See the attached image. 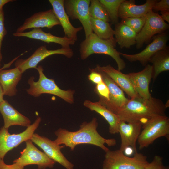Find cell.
<instances>
[{
	"label": "cell",
	"instance_id": "6da1fadb",
	"mask_svg": "<svg viewBox=\"0 0 169 169\" xmlns=\"http://www.w3.org/2000/svg\"><path fill=\"white\" fill-rule=\"evenodd\" d=\"M98 125L97 118L94 117L89 122H83L76 131L60 128L55 132L57 138L54 141L57 144L64 145L72 151L78 145L89 144L98 146L105 152L109 149L105 144L113 146L116 145V141L114 138L106 139L102 137L97 130Z\"/></svg>",
	"mask_w": 169,
	"mask_h": 169
},
{
	"label": "cell",
	"instance_id": "7a4b0ae2",
	"mask_svg": "<svg viewBox=\"0 0 169 169\" xmlns=\"http://www.w3.org/2000/svg\"><path fill=\"white\" fill-rule=\"evenodd\" d=\"M166 109L160 99L152 96L148 99L138 97L129 99L116 115L120 120L143 125L153 117L166 115Z\"/></svg>",
	"mask_w": 169,
	"mask_h": 169
},
{
	"label": "cell",
	"instance_id": "3957f363",
	"mask_svg": "<svg viewBox=\"0 0 169 169\" xmlns=\"http://www.w3.org/2000/svg\"><path fill=\"white\" fill-rule=\"evenodd\" d=\"M116 43L115 38L102 39L93 33L80 44L79 51L81 59L85 60L93 54L108 55L115 61L117 69L121 71L125 68L126 63L121 57L119 52L115 48Z\"/></svg>",
	"mask_w": 169,
	"mask_h": 169
},
{
	"label": "cell",
	"instance_id": "277c9868",
	"mask_svg": "<svg viewBox=\"0 0 169 169\" xmlns=\"http://www.w3.org/2000/svg\"><path fill=\"white\" fill-rule=\"evenodd\" d=\"M36 69L39 74V79L35 81L33 76L28 79V83L30 87L26 90L28 94L38 97L42 94H48L57 96L68 103L72 104L74 103V90L71 89L64 90L60 88L54 79L48 78L45 75L42 66L39 65Z\"/></svg>",
	"mask_w": 169,
	"mask_h": 169
},
{
	"label": "cell",
	"instance_id": "5b68a950",
	"mask_svg": "<svg viewBox=\"0 0 169 169\" xmlns=\"http://www.w3.org/2000/svg\"><path fill=\"white\" fill-rule=\"evenodd\" d=\"M149 163L147 157L141 153H135L129 157L119 149L105 152L102 169H144Z\"/></svg>",
	"mask_w": 169,
	"mask_h": 169
},
{
	"label": "cell",
	"instance_id": "8992f818",
	"mask_svg": "<svg viewBox=\"0 0 169 169\" xmlns=\"http://www.w3.org/2000/svg\"><path fill=\"white\" fill-rule=\"evenodd\" d=\"M137 141L140 149L148 147L157 139L169 136V118L166 115L153 117L142 125Z\"/></svg>",
	"mask_w": 169,
	"mask_h": 169
},
{
	"label": "cell",
	"instance_id": "52a82bcc",
	"mask_svg": "<svg viewBox=\"0 0 169 169\" xmlns=\"http://www.w3.org/2000/svg\"><path fill=\"white\" fill-rule=\"evenodd\" d=\"M40 117L23 131L17 134H10L8 129L4 127L0 129V159L4 160L7 152L21 143L30 140L41 121Z\"/></svg>",
	"mask_w": 169,
	"mask_h": 169
},
{
	"label": "cell",
	"instance_id": "ba28073f",
	"mask_svg": "<svg viewBox=\"0 0 169 169\" xmlns=\"http://www.w3.org/2000/svg\"><path fill=\"white\" fill-rule=\"evenodd\" d=\"M169 28V24L160 15L152 10L146 15L145 23L136 37V48H141L145 43H148L156 34L165 32Z\"/></svg>",
	"mask_w": 169,
	"mask_h": 169
},
{
	"label": "cell",
	"instance_id": "9c48e42d",
	"mask_svg": "<svg viewBox=\"0 0 169 169\" xmlns=\"http://www.w3.org/2000/svg\"><path fill=\"white\" fill-rule=\"evenodd\" d=\"M26 146L21 152L20 157L13 161L24 167L30 165H36L39 169L53 167L55 162L50 159L44 152L39 150L30 140L25 141Z\"/></svg>",
	"mask_w": 169,
	"mask_h": 169
},
{
	"label": "cell",
	"instance_id": "30bf717a",
	"mask_svg": "<svg viewBox=\"0 0 169 169\" xmlns=\"http://www.w3.org/2000/svg\"><path fill=\"white\" fill-rule=\"evenodd\" d=\"M90 0H65V11L72 19H78L84 28L85 38L93 33L89 13Z\"/></svg>",
	"mask_w": 169,
	"mask_h": 169
},
{
	"label": "cell",
	"instance_id": "8fae6325",
	"mask_svg": "<svg viewBox=\"0 0 169 169\" xmlns=\"http://www.w3.org/2000/svg\"><path fill=\"white\" fill-rule=\"evenodd\" d=\"M55 54H60L70 58L74 55L73 50L69 48H63L56 50H48L46 45L38 48L28 58L19 59L15 62L16 67H17L23 73L26 70L31 68L37 69L38 64L47 57Z\"/></svg>",
	"mask_w": 169,
	"mask_h": 169
},
{
	"label": "cell",
	"instance_id": "7c38bea8",
	"mask_svg": "<svg viewBox=\"0 0 169 169\" xmlns=\"http://www.w3.org/2000/svg\"><path fill=\"white\" fill-rule=\"evenodd\" d=\"M152 41L140 52L134 54H127L119 52L120 54L130 62H139L145 66L150 58L157 52L168 47L167 44L169 40L168 33L166 32L158 34L152 38Z\"/></svg>",
	"mask_w": 169,
	"mask_h": 169
},
{
	"label": "cell",
	"instance_id": "4fadbf2b",
	"mask_svg": "<svg viewBox=\"0 0 169 169\" xmlns=\"http://www.w3.org/2000/svg\"><path fill=\"white\" fill-rule=\"evenodd\" d=\"M30 140L55 162L59 163L66 169H74V165L66 158L61 151V149L65 147L64 145H57L54 141L36 133L33 134Z\"/></svg>",
	"mask_w": 169,
	"mask_h": 169
},
{
	"label": "cell",
	"instance_id": "5bb4252c",
	"mask_svg": "<svg viewBox=\"0 0 169 169\" xmlns=\"http://www.w3.org/2000/svg\"><path fill=\"white\" fill-rule=\"evenodd\" d=\"M98 70L101 73L103 80L107 86L110 92L108 100L99 101L116 114L125 106L129 99L125 96L124 91L111 79L105 73Z\"/></svg>",
	"mask_w": 169,
	"mask_h": 169
},
{
	"label": "cell",
	"instance_id": "9a60e30c",
	"mask_svg": "<svg viewBox=\"0 0 169 169\" xmlns=\"http://www.w3.org/2000/svg\"><path fill=\"white\" fill-rule=\"evenodd\" d=\"M60 23L53 9L36 13L27 18L23 23L17 29L16 32H24L30 28H52Z\"/></svg>",
	"mask_w": 169,
	"mask_h": 169
},
{
	"label": "cell",
	"instance_id": "2e32d148",
	"mask_svg": "<svg viewBox=\"0 0 169 169\" xmlns=\"http://www.w3.org/2000/svg\"><path fill=\"white\" fill-rule=\"evenodd\" d=\"M142 125L140 122L127 123L120 120L118 126V133L121 138L120 150L124 152L130 146L135 153L137 152L136 142Z\"/></svg>",
	"mask_w": 169,
	"mask_h": 169
},
{
	"label": "cell",
	"instance_id": "e0dca14e",
	"mask_svg": "<svg viewBox=\"0 0 169 169\" xmlns=\"http://www.w3.org/2000/svg\"><path fill=\"white\" fill-rule=\"evenodd\" d=\"M153 68L147 64L141 71L128 74L134 89L141 98L148 99L152 96L149 91V85L152 79Z\"/></svg>",
	"mask_w": 169,
	"mask_h": 169
},
{
	"label": "cell",
	"instance_id": "ac0fdd59",
	"mask_svg": "<svg viewBox=\"0 0 169 169\" xmlns=\"http://www.w3.org/2000/svg\"><path fill=\"white\" fill-rule=\"evenodd\" d=\"M53 10L61 25L65 37L75 41L77 40V34L83 27H74L71 23L64 7V0H49Z\"/></svg>",
	"mask_w": 169,
	"mask_h": 169
},
{
	"label": "cell",
	"instance_id": "d6986e66",
	"mask_svg": "<svg viewBox=\"0 0 169 169\" xmlns=\"http://www.w3.org/2000/svg\"><path fill=\"white\" fill-rule=\"evenodd\" d=\"M95 68L109 76L131 98L140 97L134 89L128 74L123 73L110 64L103 66L97 64Z\"/></svg>",
	"mask_w": 169,
	"mask_h": 169
},
{
	"label": "cell",
	"instance_id": "ffe728a7",
	"mask_svg": "<svg viewBox=\"0 0 169 169\" xmlns=\"http://www.w3.org/2000/svg\"><path fill=\"white\" fill-rule=\"evenodd\" d=\"M156 0H147L143 4L137 5L134 0H124L120 4L118 11L119 17L122 19L145 16L152 10Z\"/></svg>",
	"mask_w": 169,
	"mask_h": 169
},
{
	"label": "cell",
	"instance_id": "44dd1931",
	"mask_svg": "<svg viewBox=\"0 0 169 169\" xmlns=\"http://www.w3.org/2000/svg\"><path fill=\"white\" fill-rule=\"evenodd\" d=\"M15 37H24L38 40L47 43H54L60 45L63 48H69L74 44L75 41L64 36L59 37L52 35L50 32L46 33L41 28L33 29L29 32H15L13 33Z\"/></svg>",
	"mask_w": 169,
	"mask_h": 169
},
{
	"label": "cell",
	"instance_id": "7402d4cb",
	"mask_svg": "<svg viewBox=\"0 0 169 169\" xmlns=\"http://www.w3.org/2000/svg\"><path fill=\"white\" fill-rule=\"evenodd\" d=\"M0 112L3 119V127L6 128L8 129L13 125L28 127L31 125L29 119L21 114L6 100H4L0 104Z\"/></svg>",
	"mask_w": 169,
	"mask_h": 169
},
{
	"label": "cell",
	"instance_id": "603a6c76",
	"mask_svg": "<svg viewBox=\"0 0 169 169\" xmlns=\"http://www.w3.org/2000/svg\"><path fill=\"white\" fill-rule=\"evenodd\" d=\"M22 74L17 67L10 69H0V85L4 95L12 97L16 94V86L21 79Z\"/></svg>",
	"mask_w": 169,
	"mask_h": 169
},
{
	"label": "cell",
	"instance_id": "cb8c5ba5",
	"mask_svg": "<svg viewBox=\"0 0 169 169\" xmlns=\"http://www.w3.org/2000/svg\"><path fill=\"white\" fill-rule=\"evenodd\" d=\"M84 105L91 111H95L101 115L109 125V132L112 134L118 133L119 124L120 121L118 115L114 113L99 101L93 102L85 100Z\"/></svg>",
	"mask_w": 169,
	"mask_h": 169
},
{
	"label": "cell",
	"instance_id": "d4e9b609",
	"mask_svg": "<svg viewBox=\"0 0 169 169\" xmlns=\"http://www.w3.org/2000/svg\"><path fill=\"white\" fill-rule=\"evenodd\" d=\"M114 38L121 48H130L136 44L137 33L126 25L118 23L115 24Z\"/></svg>",
	"mask_w": 169,
	"mask_h": 169
},
{
	"label": "cell",
	"instance_id": "484cf974",
	"mask_svg": "<svg viewBox=\"0 0 169 169\" xmlns=\"http://www.w3.org/2000/svg\"><path fill=\"white\" fill-rule=\"evenodd\" d=\"M149 62L152 64V79L154 81L160 73L169 70L168 47L157 52L150 58Z\"/></svg>",
	"mask_w": 169,
	"mask_h": 169
},
{
	"label": "cell",
	"instance_id": "4316f807",
	"mask_svg": "<svg viewBox=\"0 0 169 169\" xmlns=\"http://www.w3.org/2000/svg\"><path fill=\"white\" fill-rule=\"evenodd\" d=\"M93 32L100 38L104 40L114 39V31L109 22L90 18Z\"/></svg>",
	"mask_w": 169,
	"mask_h": 169
},
{
	"label": "cell",
	"instance_id": "83f0119b",
	"mask_svg": "<svg viewBox=\"0 0 169 169\" xmlns=\"http://www.w3.org/2000/svg\"><path fill=\"white\" fill-rule=\"evenodd\" d=\"M91 18L109 22L110 21L108 13L99 0H91L89 7Z\"/></svg>",
	"mask_w": 169,
	"mask_h": 169
},
{
	"label": "cell",
	"instance_id": "f1b7e54d",
	"mask_svg": "<svg viewBox=\"0 0 169 169\" xmlns=\"http://www.w3.org/2000/svg\"><path fill=\"white\" fill-rule=\"evenodd\" d=\"M104 6L109 15L110 21L113 24L118 23L120 6L124 0H99Z\"/></svg>",
	"mask_w": 169,
	"mask_h": 169
},
{
	"label": "cell",
	"instance_id": "f546056e",
	"mask_svg": "<svg viewBox=\"0 0 169 169\" xmlns=\"http://www.w3.org/2000/svg\"><path fill=\"white\" fill-rule=\"evenodd\" d=\"M146 19V15L139 17L129 18L122 19L120 23L129 26L138 33L143 27Z\"/></svg>",
	"mask_w": 169,
	"mask_h": 169
},
{
	"label": "cell",
	"instance_id": "4dcf8cb0",
	"mask_svg": "<svg viewBox=\"0 0 169 169\" xmlns=\"http://www.w3.org/2000/svg\"><path fill=\"white\" fill-rule=\"evenodd\" d=\"M94 91L98 95L99 98V101L109 100V91L107 86L103 81L96 84Z\"/></svg>",
	"mask_w": 169,
	"mask_h": 169
},
{
	"label": "cell",
	"instance_id": "1f68e13d",
	"mask_svg": "<svg viewBox=\"0 0 169 169\" xmlns=\"http://www.w3.org/2000/svg\"><path fill=\"white\" fill-rule=\"evenodd\" d=\"M144 169H169V167L163 165L162 157L156 155L152 161L149 162Z\"/></svg>",
	"mask_w": 169,
	"mask_h": 169
},
{
	"label": "cell",
	"instance_id": "d6a6232c",
	"mask_svg": "<svg viewBox=\"0 0 169 169\" xmlns=\"http://www.w3.org/2000/svg\"><path fill=\"white\" fill-rule=\"evenodd\" d=\"M4 13L3 8L0 11V67L2 59L1 49L2 42L5 36L7 34V31L4 26Z\"/></svg>",
	"mask_w": 169,
	"mask_h": 169
},
{
	"label": "cell",
	"instance_id": "836d02e7",
	"mask_svg": "<svg viewBox=\"0 0 169 169\" xmlns=\"http://www.w3.org/2000/svg\"><path fill=\"white\" fill-rule=\"evenodd\" d=\"M90 73L88 76V79L96 84L103 81L100 72L95 68L89 69Z\"/></svg>",
	"mask_w": 169,
	"mask_h": 169
},
{
	"label": "cell",
	"instance_id": "e575fe53",
	"mask_svg": "<svg viewBox=\"0 0 169 169\" xmlns=\"http://www.w3.org/2000/svg\"><path fill=\"white\" fill-rule=\"evenodd\" d=\"M152 10L154 12L169 11V0L157 1L153 6Z\"/></svg>",
	"mask_w": 169,
	"mask_h": 169
},
{
	"label": "cell",
	"instance_id": "d590c367",
	"mask_svg": "<svg viewBox=\"0 0 169 169\" xmlns=\"http://www.w3.org/2000/svg\"><path fill=\"white\" fill-rule=\"evenodd\" d=\"M24 167L19 164L13 163L12 164H6L4 160L0 159V169H24Z\"/></svg>",
	"mask_w": 169,
	"mask_h": 169
},
{
	"label": "cell",
	"instance_id": "8d00e7d4",
	"mask_svg": "<svg viewBox=\"0 0 169 169\" xmlns=\"http://www.w3.org/2000/svg\"><path fill=\"white\" fill-rule=\"evenodd\" d=\"M160 16L165 21L169 23V11H164L160 12Z\"/></svg>",
	"mask_w": 169,
	"mask_h": 169
},
{
	"label": "cell",
	"instance_id": "74e56055",
	"mask_svg": "<svg viewBox=\"0 0 169 169\" xmlns=\"http://www.w3.org/2000/svg\"><path fill=\"white\" fill-rule=\"evenodd\" d=\"M13 1V0H0V11L3 9V6L6 3Z\"/></svg>",
	"mask_w": 169,
	"mask_h": 169
},
{
	"label": "cell",
	"instance_id": "f35d334b",
	"mask_svg": "<svg viewBox=\"0 0 169 169\" xmlns=\"http://www.w3.org/2000/svg\"><path fill=\"white\" fill-rule=\"evenodd\" d=\"M4 94L3 89L0 85V104L4 101Z\"/></svg>",
	"mask_w": 169,
	"mask_h": 169
}]
</instances>
